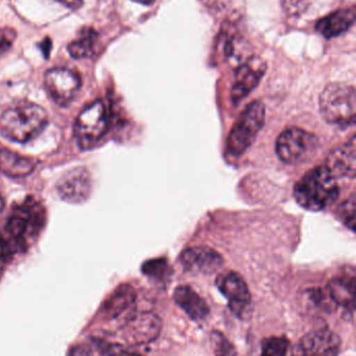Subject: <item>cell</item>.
I'll use <instances>...</instances> for the list:
<instances>
[{
    "mask_svg": "<svg viewBox=\"0 0 356 356\" xmlns=\"http://www.w3.org/2000/svg\"><path fill=\"white\" fill-rule=\"evenodd\" d=\"M339 187L337 178L325 165L308 170L293 188V197L304 209L322 211L339 199Z\"/></svg>",
    "mask_w": 356,
    "mask_h": 356,
    "instance_id": "obj_1",
    "label": "cell"
},
{
    "mask_svg": "<svg viewBox=\"0 0 356 356\" xmlns=\"http://www.w3.org/2000/svg\"><path fill=\"white\" fill-rule=\"evenodd\" d=\"M49 122V115L37 104H18L0 116V133L15 143H26L38 136Z\"/></svg>",
    "mask_w": 356,
    "mask_h": 356,
    "instance_id": "obj_2",
    "label": "cell"
},
{
    "mask_svg": "<svg viewBox=\"0 0 356 356\" xmlns=\"http://www.w3.org/2000/svg\"><path fill=\"white\" fill-rule=\"evenodd\" d=\"M38 214L35 207L24 205L8 218L0 230V264L26 249L29 239L38 226Z\"/></svg>",
    "mask_w": 356,
    "mask_h": 356,
    "instance_id": "obj_3",
    "label": "cell"
},
{
    "mask_svg": "<svg viewBox=\"0 0 356 356\" xmlns=\"http://www.w3.org/2000/svg\"><path fill=\"white\" fill-rule=\"evenodd\" d=\"M320 111L323 118L334 126L346 128L355 124V88L345 83L327 85L320 95Z\"/></svg>",
    "mask_w": 356,
    "mask_h": 356,
    "instance_id": "obj_4",
    "label": "cell"
},
{
    "mask_svg": "<svg viewBox=\"0 0 356 356\" xmlns=\"http://www.w3.org/2000/svg\"><path fill=\"white\" fill-rule=\"evenodd\" d=\"M266 118V109L260 101H253L245 108L231 129L227 151L233 157L243 155L255 141Z\"/></svg>",
    "mask_w": 356,
    "mask_h": 356,
    "instance_id": "obj_5",
    "label": "cell"
},
{
    "mask_svg": "<svg viewBox=\"0 0 356 356\" xmlns=\"http://www.w3.org/2000/svg\"><path fill=\"white\" fill-rule=\"evenodd\" d=\"M318 138L303 129L293 128L283 131L276 141V153L285 164H301L308 161L318 149Z\"/></svg>",
    "mask_w": 356,
    "mask_h": 356,
    "instance_id": "obj_6",
    "label": "cell"
},
{
    "mask_svg": "<svg viewBox=\"0 0 356 356\" xmlns=\"http://www.w3.org/2000/svg\"><path fill=\"white\" fill-rule=\"evenodd\" d=\"M109 128V113L101 99L93 102L79 114L76 120V139L82 149H90L97 145Z\"/></svg>",
    "mask_w": 356,
    "mask_h": 356,
    "instance_id": "obj_7",
    "label": "cell"
},
{
    "mask_svg": "<svg viewBox=\"0 0 356 356\" xmlns=\"http://www.w3.org/2000/svg\"><path fill=\"white\" fill-rule=\"evenodd\" d=\"M216 286L227 298L233 314L238 318H247L252 310L251 293L245 279L236 272L222 273L216 278Z\"/></svg>",
    "mask_w": 356,
    "mask_h": 356,
    "instance_id": "obj_8",
    "label": "cell"
},
{
    "mask_svg": "<svg viewBox=\"0 0 356 356\" xmlns=\"http://www.w3.org/2000/svg\"><path fill=\"white\" fill-rule=\"evenodd\" d=\"M45 88L57 105L65 107L80 90V76L68 68H54L44 76Z\"/></svg>",
    "mask_w": 356,
    "mask_h": 356,
    "instance_id": "obj_9",
    "label": "cell"
},
{
    "mask_svg": "<svg viewBox=\"0 0 356 356\" xmlns=\"http://www.w3.org/2000/svg\"><path fill=\"white\" fill-rule=\"evenodd\" d=\"M266 72V63L257 56L248 58L235 74L234 83L231 89V99L238 103L257 87Z\"/></svg>",
    "mask_w": 356,
    "mask_h": 356,
    "instance_id": "obj_10",
    "label": "cell"
},
{
    "mask_svg": "<svg viewBox=\"0 0 356 356\" xmlns=\"http://www.w3.org/2000/svg\"><path fill=\"white\" fill-rule=\"evenodd\" d=\"M56 189L59 197L67 203H84L92 189L90 174L85 168H72L60 179Z\"/></svg>",
    "mask_w": 356,
    "mask_h": 356,
    "instance_id": "obj_11",
    "label": "cell"
},
{
    "mask_svg": "<svg viewBox=\"0 0 356 356\" xmlns=\"http://www.w3.org/2000/svg\"><path fill=\"white\" fill-rule=\"evenodd\" d=\"M161 330V321L156 314H139L122 327V337L130 345H145L155 341Z\"/></svg>",
    "mask_w": 356,
    "mask_h": 356,
    "instance_id": "obj_12",
    "label": "cell"
},
{
    "mask_svg": "<svg viewBox=\"0 0 356 356\" xmlns=\"http://www.w3.org/2000/svg\"><path fill=\"white\" fill-rule=\"evenodd\" d=\"M180 262L187 272L212 274L224 264L220 254L208 247L188 248L180 255Z\"/></svg>",
    "mask_w": 356,
    "mask_h": 356,
    "instance_id": "obj_13",
    "label": "cell"
},
{
    "mask_svg": "<svg viewBox=\"0 0 356 356\" xmlns=\"http://www.w3.org/2000/svg\"><path fill=\"white\" fill-rule=\"evenodd\" d=\"M299 350L306 355H335L341 350V339L333 331L320 329L302 337Z\"/></svg>",
    "mask_w": 356,
    "mask_h": 356,
    "instance_id": "obj_14",
    "label": "cell"
},
{
    "mask_svg": "<svg viewBox=\"0 0 356 356\" xmlns=\"http://www.w3.org/2000/svg\"><path fill=\"white\" fill-rule=\"evenodd\" d=\"M355 136L329 154L326 166L335 178H355Z\"/></svg>",
    "mask_w": 356,
    "mask_h": 356,
    "instance_id": "obj_15",
    "label": "cell"
},
{
    "mask_svg": "<svg viewBox=\"0 0 356 356\" xmlns=\"http://www.w3.org/2000/svg\"><path fill=\"white\" fill-rule=\"evenodd\" d=\"M355 7L337 10L325 16L316 24V30L325 38H334L347 32L355 22Z\"/></svg>",
    "mask_w": 356,
    "mask_h": 356,
    "instance_id": "obj_16",
    "label": "cell"
},
{
    "mask_svg": "<svg viewBox=\"0 0 356 356\" xmlns=\"http://www.w3.org/2000/svg\"><path fill=\"white\" fill-rule=\"evenodd\" d=\"M174 299L193 320H203L209 314V307L205 300L188 285L177 287L175 289Z\"/></svg>",
    "mask_w": 356,
    "mask_h": 356,
    "instance_id": "obj_17",
    "label": "cell"
},
{
    "mask_svg": "<svg viewBox=\"0 0 356 356\" xmlns=\"http://www.w3.org/2000/svg\"><path fill=\"white\" fill-rule=\"evenodd\" d=\"M354 289H355V278L352 274L332 279L329 282L327 291L337 306H341L353 314Z\"/></svg>",
    "mask_w": 356,
    "mask_h": 356,
    "instance_id": "obj_18",
    "label": "cell"
},
{
    "mask_svg": "<svg viewBox=\"0 0 356 356\" xmlns=\"http://www.w3.org/2000/svg\"><path fill=\"white\" fill-rule=\"evenodd\" d=\"M36 164L31 158L24 157L9 149H0V170L11 178H24L32 174Z\"/></svg>",
    "mask_w": 356,
    "mask_h": 356,
    "instance_id": "obj_19",
    "label": "cell"
},
{
    "mask_svg": "<svg viewBox=\"0 0 356 356\" xmlns=\"http://www.w3.org/2000/svg\"><path fill=\"white\" fill-rule=\"evenodd\" d=\"M97 40V33L95 29L84 28L79 34L78 39L68 45L70 55L74 59H85L91 57L95 51V45Z\"/></svg>",
    "mask_w": 356,
    "mask_h": 356,
    "instance_id": "obj_20",
    "label": "cell"
},
{
    "mask_svg": "<svg viewBox=\"0 0 356 356\" xmlns=\"http://www.w3.org/2000/svg\"><path fill=\"white\" fill-rule=\"evenodd\" d=\"M135 299L132 287L124 285L118 289L104 306L103 314L107 318H113L120 316L124 309L133 303Z\"/></svg>",
    "mask_w": 356,
    "mask_h": 356,
    "instance_id": "obj_21",
    "label": "cell"
},
{
    "mask_svg": "<svg viewBox=\"0 0 356 356\" xmlns=\"http://www.w3.org/2000/svg\"><path fill=\"white\" fill-rule=\"evenodd\" d=\"M305 303L312 309L328 314L335 309L337 304L331 299L328 291L321 289H309L305 293Z\"/></svg>",
    "mask_w": 356,
    "mask_h": 356,
    "instance_id": "obj_22",
    "label": "cell"
},
{
    "mask_svg": "<svg viewBox=\"0 0 356 356\" xmlns=\"http://www.w3.org/2000/svg\"><path fill=\"white\" fill-rule=\"evenodd\" d=\"M355 195L352 193L351 197L346 200L345 202H343L341 206H339V209H337L339 220L352 232H354V230H355Z\"/></svg>",
    "mask_w": 356,
    "mask_h": 356,
    "instance_id": "obj_23",
    "label": "cell"
},
{
    "mask_svg": "<svg viewBox=\"0 0 356 356\" xmlns=\"http://www.w3.org/2000/svg\"><path fill=\"white\" fill-rule=\"evenodd\" d=\"M289 349V341L284 337H272L264 339L261 353L264 355H285Z\"/></svg>",
    "mask_w": 356,
    "mask_h": 356,
    "instance_id": "obj_24",
    "label": "cell"
},
{
    "mask_svg": "<svg viewBox=\"0 0 356 356\" xmlns=\"http://www.w3.org/2000/svg\"><path fill=\"white\" fill-rule=\"evenodd\" d=\"M145 275L153 277H162L165 275L168 270V262L164 258L153 259L145 264L143 268Z\"/></svg>",
    "mask_w": 356,
    "mask_h": 356,
    "instance_id": "obj_25",
    "label": "cell"
},
{
    "mask_svg": "<svg viewBox=\"0 0 356 356\" xmlns=\"http://www.w3.org/2000/svg\"><path fill=\"white\" fill-rule=\"evenodd\" d=\"M307 0H283L285 11L289 15H299L307 8Z\"/></svg>",
    "mask_w": 356,
    "mask_h": 356,
    "instance_id": "obj_26",
    "label": "cell"
},
{
    "mask_svg": "<svg viewBox=\"0 0 356 356\" xmlns=\"http://www.w3.org/2000/svg\"><path fill=\"white\" fill-rule=\"evenodd\" d=\"M14 34H11V31L8 34H3L0 37V55H3L6 51H9L13 42Z\"/></svg>",
    "mask_w": 356,
    "mask_h": 356,
    "instance_id": "obj_27",
    "label": "cell"
},
{
    "mask_svg": "<svg viewBox=\"0 0 356 356\" xmlns=\"http://www.w3.org/2000/svg\"><path fill=\"white\" fill-rule=\"evenodd\" d=\"M54 1L61 3L64 7L68 8L72 11H78L84 5V0H54Z\"/></svg>",
    "mask_w": 356,
    "mask_h": 356,
    "instance_id": "obj_28",
    "label": "cell"
},
{
    "mask_svg": "<svg viewBox=\"0 0 356 356\" xmlns=\"http://www.w3.org/2000/svg\"><path fill=\"white\" fill-rule=\"evenodd\" d=\"M51 47H53V44H51V40L49 38L45 39L44 42H42V44H41V51H42L43 55L45 56L47 59L49 58Z\"/></svg>",
    "mask_w": 356,
    "mask_h": 356,
    "instance_id": "obj_29",
    "label": "cell"
},
{
    "mask_svg": "<svg viewBox=\"0 0 356 356\" xmlns=\"http://www.w3.org/2000/svg\"><path fill=\"white\" fill-rule=\"evenodd\" d=\"M6 203L3 197L0 195V218L3 216V210H5Z\"/></svg>",
    "mask_w": 356,
    "mask_h": 356,
    "instance_id": "obj_30",
    "label": "cell"
},
{
    "mask_svg": "<svg viewBox=\"0 0 356 356\" xmlns=\"http://www.w3.org/2000/svg\"><path fill=\"white\" fill-rule=\"evenodd\" d=\"M133 1H136V3H143V5H151L153 3L155 0H133Z\"/></svg>",
    "mask_w": 356,
    "mask_h": 356,
    "instance_id": "obj_31",
    "label": "cell"
}]
</instances>
